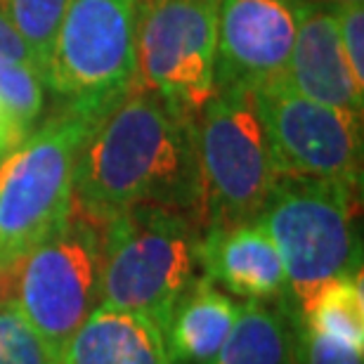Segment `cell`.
Instances as JSON below:
<instances>
[{
  "mask_svg": "<svg viewBox=\"0 0 364 364\" xmlns=\"http://www.w3.org/2000/svg\"><path fill=\"white\" fill-rule=\"evenodd\" d=\"M133 206L176 208L201 223L192 123L137 78L92 130L74 178V213L97 228Z\"/></svg>",
  "mask_w": 364,
  "mask_h": 364,
  "instance_id": "cell-1",
  "label": "cell"
},
{
  "mask_svg": "<svg viewBox=\"0 0 364 364\" xmlns=\"http://www.w3.org/2000/svg\"><path fill=\"white\" fill-rule=\"evenodd\" d=\"M112 107L64 102L21 140L0 173V277H14L36 246L74 210V178L85 142Z\"/></svg>",
  "mask_w": 364,
  "mask_h": 364,
  "instance_id": "cell-2",
  "label": "cell"
},
{
  "mask_svg": "<svg viewBox=\"0 0 364 364\" xmlns=\"http://www.w3.org/2000/svg\"><path fill=\"white\" fill-rule=\"evenodd\" d=\"M358 210L360 189L336 180L279 176L256 215L287 272L282 308L298 319L324 284L362 272Z\"/></svg>",
  "mask_w": 364,
  "mask_h": 364,
  "instance_id": "cell-3",
  "label": "cell"
},
{
  "mask_svg": "<svg viewBox=\"0 0 364 364\" xmlns=\"http://www.w3.org/2000/svg\"><path fill=\"white\" fill-rule=\"evenodd\" d=\"M199 218L164 206H133L102 225L100 305L135 312L159 329L199 267Z\"/></svg>",
  "mask_w": 364,
  "mask_h": 364,
  "instance_id": "cell-4",
  "label": "cell"
},
{
  "mask_svg": "<svg viewBox=\"0 0 364 364\" xmlns=\"http://www.w3.org/2000/svg\"><path fill=\"white\" fill-rule=\"evenodd\" d=\"M201 178V225L256 220L279 180L253 90H215L192 121Z\"/></svg>",
  "mask_w": 364,
  "mask_h": 364,
  "instance_id": "cell-5",
  "label": "cell"
},
{
  "mask_svg": "<svg viewBox=\"0 0 364 364\" xmlns=\"http://www.w3.org/2000/svg\"><path fill=\"white\" fill-rule=\"evenodd\" d=\"M220 0H135L137 81L192 123L215 90Z\"/></svg>",
  "mask_w": 364,
  "mask_h": 364,
  "instance_id": "cell-6",
  "label": "cell"
},
{
  "mask_svg": "<svg viewBox=\"0 0 364 364\" xmlns=\"http://www.w3.org/2000/svg\"><path fill=\"white\" fill-rule=\"evenodd\" d=\"M14 287L19 310L60 360L100 308L102 228L71 210L69 220L19 263Z\"/></svg>",
  "mask_w": 364,
  "mask_h": 364,
  "instance_id": "cell-7",
  "label": "cell"
},
{
  "mask_svg": "<svg viewBox=\"0 0 364 364\" xmlns=\"http://www.w3.org/2000/svg\"><path fill=\"white\" fill-rule=\"evenodd\" d=\"M135 0H69L46 69L62 102L114 107L137 78Z\"/></svg>",
  "mask_w": 364,
  "mask_h": 364,
  "instance_id": "cell-8",
  "label": "cell"
},
{
  "mask_svg": "<svg viewBox=\"0 0 364 364\" xmlns=\"http://www.w3.org/2000/svg\"><path fill=\"white\" fill-rule=\"evenodd\" d=\"M279 176L336 180L362 192V121L308 100L284 78L253 90Z\"/></svg>",
  "mask_w": 364,
  "mask_h": 364,
  "instance_id": "cell-9",
  "label": "cell"
},
{
  "mask_svg": "<svg viewBox=\"0 0 364 364\" xmlns=\"http://www.w3.org/2000/svg\"><path fill=\"white\" fill-rule=\"evenodd\" d=\"M298 7L301 0H220L215 90H256L284 76Z\"/></svg>",
  "mask_w": 364,
  "mask_h": 364,
  "instance_id": "cell-10",
  "label": "cell"
},
{
  "mask_svg": "<svg viewBox=\"0 0 364 364\" xmlns=\"http://www.w3.org/2000/svg\"><path fill=\"white\" fill-rule=\"evenodd\" d=\"M284 81L312 102L362 121L364 95L355 88L331 5L301 3Z\"/></svg>",
  "mask_w": 364,
  "mask_h": 364,
  "instance_id": "cell-11",
  "label": "cell"
},
{
  "mask_svg": "<svg viewBox=\"0 0 364 364\" xmlns=\"http://www.w3.org/2000/svg\"><path fill=\"white\" fill-rule=\"evenodd\" d=\"M199 267L210 282L244 301L284 303L287 272L270 235L256 220L203 228Z\"/></svg>",
  "mask_w": 364,
  "mask_h": 364,
  "instance_id": "cell-12",
  "label": "cell"
},
{
  "mask_svg": "<svg viewBox=\"0 0 364 364\" xmlns=\"http://www.w3.org/2000/svg\"><path fill=\"white\" fill-rule=\"evenodd\" d=\"M235 298L199 274L173 308L164 329V346L171 364H210L237 322Z\"/></svg>",
  "mask_w": 364,
  "mask_h": 364,
  "instance_id": "cell-13",
  "label": "cell"
},
{
  "mask_svg": "<svg viewBox=\"0 0 364 364\" xmlns=\"http://www.w3.org/2000/svg\"><path fill=\"white\" fill-rule=\"evenodd\" d=\"M60 364H171L161 329L135 312L100 305L64 348Z\"/></svg>",
  "mask_w": 364,
  "mask_h": 364,
  "instance_id": "cell-14",
  "label": "cell"
},
{
  "mask_svg": "<svg viewBox=\"0 0 364 364\" xmlns=\"http://www.w3.org/2000/svg\"><path fill=\"white\" fill-rule=\"evenodd\" d=\"M298 317L277 303L246 301L210 364H296Z\"/></svg>",
  "mask_w": 364,
  "mask_h": 364,
  "instance_id": "cell-15",
  "label": "cell"
},
{
  "mask_svg": "<svg viewBox=\"0 0 364 364\" xmlns=\"http://www.w3.org/2000/svg\"><path fill=\"white\" fill-rule=\"evenodd\" d=\"M301 322L341 343L364 350L362 272L324 284L303 310Z\"/></svg>",
  "mask_w": 364,
  "mask_h": 364,
  "instance_id": "cell-16",
  "label": "cell"
},
{
  "mask_svg": "<svg viewBox=\"0 0 364 364\" xmlns=\"http://www.w3.org/2000/svg\"><path fill=\"white\" fill-rule=\"evenodd\" d=\"M46 90V81L36 67L0 60V109L21 140L41 123Z\"/></svg>",
  "mask_w": 364,
  "mask_h": 364,
  "instance_id": "cell-17",
  "label": "cell"
},
{
  "mask_svg": "<svg viewBox=\"0 0 364 364\" xmlns=\"http://www.w3.org/2000/svg\"><path fill=\"white\" fill-rule=\"evenodd\" d=\"M67 5L69 0H0V14L31 50L43 81H46L57 26H60Z\"/></svg>",
  "mask_w": 364,
  "mask_h": 364,
  "instance_id": "cell-18",
  "label": "cell"
},
{
  "mask_svg": "<svg viewBox=\"0 0 364 364\" xmlns=\"http://www.w3.org/2000/svg\"><path fill=\"white\" fill-rule=\"evenodd\" d=\"M0 364H60L14 298H0Z\"/></svg>",
  "mask_w": 364,
  "mask_h": 364,
  "instance_id": "cell-19",
  "label": "cell"
},
{
  "mask_svg": "<svg viewBox=\"0 0 364 364\" xmlns=\"http://www.w3.org/2000/svg\"><path fill=\"white\" fill-rule=\"evenodd\" d=\"M296 364H364V350L341 343L298 319Z\"/></svg>",
  "mask_w": 364,
  "mask_h": 364,
  "instance_id": "cell-20",
  "label": "cell"
},
{
  "mask_svg": "<svg viewBox=\"0 0 364 364\" xmlns=\"http://www.w3.org/2000/svg\"><path fill=\"white\" fill-rule=\"evenodd\" d=\"M341 48L358 92L364 95V3L333 7Z\"/></svg>",
  "mask_w": 364,
  "mask_h": 364,
  "instance_id": "cell-21",
  "label": "cell"
},
{
  "mask_svg": "<svg viewBox=\"0 0 364 364\" xmlns=\"http://www.w3.org/2000/svg\"><path fill=\"white\" fill-rule=\"evenodd\" d=\"M0 60H10V62H24L38 69L36 57L31 55V50L26 48V43L19 38V33L7 24L5 17L0 14ZM41 71V69H38Z\"/></svg>",
  "mask_w": 364,
  "mask_h": 364,
  "instance_id": "cell-22",
  "label": "cell"
},
{
  "mask_svg": "<svg viewBox=\"0 0 364 364\" xmlns=\"http://www.w3.org/2000/svg\"><path fill=\"white\" fill-rule=\"evenodd\" d=\"M21 142V137L14 133V130L10 126L0 128V173H3V166L5 161L10 159V154L14 151V147Z\"/></svg>",
  "mask_w": 364,
  "mask_h": 364,
  "instance_id": "cell-23",
  "label": "cell"
},
{
  "mask_svg": "<svg viewBox=\"0 0 364 364\" xmlns=\"http://www.w3.org/2000/svg\"><path fill=\"white\" fill-rule=\"evenodd\" d=\"M301 3H319V5H348V3H364V0H301Z\"/></svg>",
  "mask_w": 364,
  "mask_h": 364,
  "instance_id": "cell-24",
  "label": "cell"
},
{
  "mask_svg": "<svg viewBox=\"0 0 364 364\" xmlns=\"http://www.w3.org/2000/svg\"><path fill=\"white\" fill-rule=\"evenodd\" d=\"M5 126H10V123H7L5 114H3V109H0V128H5Z\"/></svg>",
  "mask_w": 364,
  "mask_h": 364,
  "instance_id": "cell-25",
  "label": "cell"
}]
</instances>
